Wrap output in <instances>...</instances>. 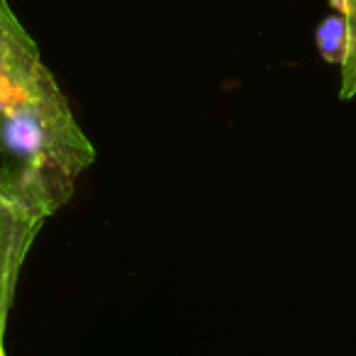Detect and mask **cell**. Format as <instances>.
<instances>
[{
	"label": "cell",
	"mask_w": 356,
	"mask_h": 356,
	"mask_svg": "<svg viewBox=\"0 0 356 356\" xmlns=\"http://www.w3.org/2000/svg\"><path fill=\"white\" fill-rule=\"evenodd\" d=\"M47 220L37 210L0 193V332H6L20 271Z\"/></svg>",
	"instance_id": "6da1fadb"
},
{
	"label": "cell",
	"mask_w": 356,
	"mask_h": 356,
	"mask_svg": "<svg viewBox=\"0 0 356 356\" xmlns=\"http://www.w3.org/2000/svg\"><path fill=\"white\" fill-rule=\"evenodd\" d=\"M315 44H317L320 56L327 64L341 66V61H344V56H346V49H349V25H346V17L339 8L317 25Z\"/></svg>",
	"instance_id": "7a4b0ae2"
},
{
	"label": "cell",
	"mask_w": 356,
	"mask_h": 356,
	"mask_svg": "<svg viewBox=\"0 0 356 356\" xmlns=\"http://www.w3.org/2000/svg\"><path fill=\"white\" fill-rule=\"evenodd\" d=\"M334 6L339 8L344 15L356 17V0H334Z\"/></svg>",
	"instance_id": "277c9868"
},
{
	"label": "cell",
	"mask_w": 356,
	"mask_h": 356,
	"mask_svg": "<svg viewBox=\"0 0 356 356\" xmlns=\"http://www.w3.org/2000/svg\"><path fill=\"white\" fill-rule=\"evenodd\" d=\"M337 8V6H334ZM346 17V25H349V49L341 61V86H339V98L349 100L356 95V17Z\"/></svg>",
	"instance_id": "3957f363"
},
{
	"label": "cell",
	"mask_w": 356,
	"mask_h": 356,
	"mask_svg": "<svg viewBox=\"0 0 356 356\" xmlns=\"http://www.w3.org/2000/svg\"><path fill=\"white\" fill-rule=\"evenodd\" d=\"M0 356H6V349H3V332H0Z\"/></svg>",
	"instance_id": "5b68a950"
}]
</instances>
